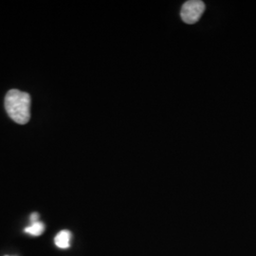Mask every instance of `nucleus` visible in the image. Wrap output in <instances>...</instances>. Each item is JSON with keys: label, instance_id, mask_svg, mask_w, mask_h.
I'll list each match as a JSON object with an SVG mask.
<instances>
[{"label": "nucleus", "instance_id": "nucleus-1", "mask_svg": "<svg viewBox=\"0 0 256 256\" xmlns=\"http://www.w3.org/2000/svg\"><path fill=\"white\" fill-rule=\"evenodd\" d=\"M5 108L10 118L19 124L30 119V96L27 92L12 90L5 96Z\"/></svg>", "mask_w": 256, "mask_h": 256}, {"label": "nucleus", "instance_id": "nucleus-2", "mask_svg": "<svg viewBox=\"0 0 256 256\" xmlns=\"http://www.w3.org/2000/svg\"><path fill=\"white\" fill-rule=\"evenodd\" d=\"M205 10V4L202 0H189L183 4L180 10V16L183 22L187 24H194L202 18Z\"/></svg>", "mask_w": 256, "mask_h": 256}, {"label": "nucleus", "instance_id": "nucleus-3", "mask_svg": "<svg viewBox=\"0 0 256 256\" xmlns=\"http://www.w3.org/2000/svg\"><path fill=\"white\" fill-rule=\"evenodd\" d=\"M70 240H72L70 232L62 230L55 236V245L60 248H68L70 246Z\"/></svg>", "mask_w": 256, "mask_h": 256}, {"label": "nucleus", "instance_id": "nucleus-4", "mask_svg": "<svg viewBox=\"0 0 256 256\" xmlns=\"http://www.w3.org/2000/svg\"><path fill=\"white\" fill-rule=\"evenodd\" d=\"M25 232H27L30 236H41L44 230H45V225L42 223V222H36V223H34L32 224L30 226H28L27 228H25Z\"/></svg>", "mask_w": 256, "mask_h": 256}, {"label": "nucleus", "instance_id": "nucleus-5", "mask_svg": "<svg viewBox=\"0 0 256 256\" xmlns=\"http://www.w3.org/2000/svg\"><path fill=\"white\" fill-rule=\"evenodd\" d=\"M38 220H39V214H37V212H34V214H30V220L32 224L38 222Z\"/></svg>", "mask_w": 256, "mask_h": 256}]
</instances>
